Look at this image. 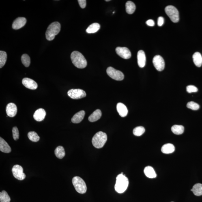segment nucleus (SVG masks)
Returning <instances> with one entry per match:
<instances>
[{
	"instance_id": "obj_27",
	"label": "nucleus",
	"mask_w": 202,
	"mask_h": 202,
	"mask_svg": "<svg viewBox=\"0 0 202 202\" xmlns=\"http://www.w3.org/2000/svg\"><path fill=\"white\" fill-rule=\"evenodd\" d=\"M100 28V24L97 23H94L87 28L86 32L88 33H95L98 31Z\"/></svg>"
},
{
	"instance_id": "obj_19",
	"label": "nucleus",
	"mask_w": 202,
	"mask_h": 202,
	"mask_svg": "<svg viewBox=\"0 0 202 202\" xmlns=\"http://www.w3.org/2000/svg\"><path fill=\"white\" fill-rule=\"evenodd\" d=\"M0 151L5 153H9L11 151L10 146L1 137L0 138Z\"/></svg>"
},
{
	"instance_id": "obj_37",
	"label": "nucleus",
	"mask_w": 202,
	"mask_h": 202,
	"mask_svg": "<svg viewBox=\"0 0 202 202\" xmlns=\"http://www.w3.org/2000/svg\"><path fill=\"white\" fill-rule=\"evenodd\" d=\"M78 3L82 8H84L86 6V1L85 0H78Z\"/></svg>"
},
{
	"instance_id": "obj_9",
	"label": "nucleus",
	"mask_w": 202,
	"mask_h": 202,
	"mask_svg": "<svg viewBox=\"0 0 202 202\" xmlns=\"http://www.w3.org/2000/svg\"><path fill=\"white\" fill-rule=\"evenodd\" d=\"M12 171L14 176L18 180H22L25 179L26 176L23 173V169L21 166L16 165L13 166Z\"/></svg>"
},
{
	"instance_id": "obj_21",
	"label": "nucleus",
	"mask_w": 202,
	"mask_h": 202,
	"mask_svg": "<svg viewBox=\"0 0 202 202\" xmlns=\"http://www.w3.org/2000/svg\"><path fill=\"white\" fill-rule=\"evenodd\" d=\"M102 112L100 109H97L91 114L89 118V120L91 122L98 121L102 117Z\"/></svg>"
},
{
	"instance_id": "obj_20",
	"label": "nucleus",
	"mask_w": 202,
	"mask_h": 202,
	"mask_svg": "<svg viewBox=\"0 0 202 202\" xmlns=\"http://www.w3.org/2000/svg\"><path fill=\"white\" fill-rule=\"evenodd\" d=\"M144 173L147 177L149 178H154L156 177V173L154 169L151 166H147L144 170Z\"/></svg>"
},
{
	"instance_id": "obj_18",
	"label": "nucleus",
	"mask_w": 202,
	"mask_h": 202,
	"mask_svg": "<svg viewBox=\"0 0 202 202\" xmlns=\"http://www.w3.org/2000/svg\"><path fill=\"white\" fill-rule=\"evenodd\" d=\"M85 112L84 110H81L73 116L71 121L75 123H79L83 120L85 115Z\"/></svg>"
},
{
	"instance_id": "obj_31",
	"label": "nucleus",
	"mask_w": 202,
	"mask_h": 202,
	"mask_svg": "<svg viewBox=\"0 0 202 202\" xmlns=\"http://www.w3.org/2000/svg\"><path fill=\"white\" fill-rule=\"evenodd\" d=\"M28 137L30 140L33 142H37L40 139L38 134L35 132H30L28 133Z\"/></svg>"
},
{
	"instance_id": "obj_6",
	"label": "nucleus",
	"mask_w": 202,
	"mask_h": 202,
	"mask_svg": "<svg viewBox=\"0 0 202 202\" xmlns=\"http://www.w3.org/2000/svg\"><path fill=\"white\" fill-rule=\"evenodd\" d=\"M165 12L170 20L174 22H177L179 21V12L177 9L173 6L169 5L166 7Z\"/></svg>"
},
{
	"instance_id": "obj_38",
	"label": "nucleus",
	"mask_w": 202,
	"mask_h": 202,
	"mask_svg": "<svg viewBox=\"0 0 202 202\" xmlns=\"http://www.w3.org/2000/svg\"><path fill=\"white\" fill-rule=\"evenodd\" d=\"M158 25L159 26H161L164 23V18L162 17H160L158 18Z\"/></svg>"
},
{
	"instance_id": "obj_13",
	"label": "nucleus",
	"mask_w": 202,
	"mask_h": 202,
	"mask_svg": "<svg viewBox=\"0 0 202 202\" xmlns=\"http://www.w3.org/2000/svg\"><path fill=\"white\" fill-rule=\"evenodd\" d=\"M22 84L26 88L31 89H36L38 87L36 82L29 78H24L22 80Z\"/></svg>"
},
{
	"instance_id": "obj_33",
	"label": "nucleus",
	"mask_w": 202,
	"mask_h": 202,
	"mask_svg": "<svg viewBox=\"0 0 202 202\" xmlns=\"http://www.w3.org/2000/svg\"><path fill=\"white\" fill-rule=\"evenodd\" d=\"M21 60L22 63L26 67L29 66L31 64V59L29 55L27 54H24L22 56Z\"/></svg>"
},
{
	"instance_id": "obj_3",
	"label": "nucleus",
	"mask_w": 202,
	"mask_h": 202,
	"mask_svg": "<svg viewBox=\"0 0 202 202\" xmlns=\"http://www.w3.org/2000/svg\"><path fill=\"white\" fill-rule=\"evenodd\" d=\"M61 29V25L59 22H54L49 26L46 32V38L48 41H51L55 38L56 35L59 33Z\"/></svg>"
},
{
	"instance_id": "obj_11",
	"label": "nucleus",
	"mask_w": 202,
	"mask_h": 202,
	"mask_svg": "<svg viewBox=\"0 0 202 202\" xmlns=\"http://www.w3.org/2000/svg\"><path fill=\"white\" fill-rule=\"evenodd\" d=\"M116 52L118 55L123 59H130L132 56L131 52L128 48L118 47L116 49Z\"/></svg>"
},
{
	"instance_id": "obj_1",
	"label": "nucleus",
	"mask_w": 202,
	"mask_h": 202,
	"mask_svg": "<svg viewBox=\"0 0 202 202\" xmlns=\"http://www.w3.org/2000/svg\"><path fill=\"white\" fill-rule=\"evenodd\" d=\"M70 57L73 64L77 68L83 69L87 66V60L80 52L77 51L73 52Z\"/></svg>"
},
{
	"instance_id": "obj_34",
	"label": "nucleus",
	"mask_w": 202,
	"mask_h": 202,
	"mask_svg": "<svg viewBox=\"0 0 202 202\" xmlns=\"http://www.w3.org/2000/svg\"><path fill=\"white\" fill-rule=\"evenodd\" d=\"M187 107L192 110H196L199 109L200 106L197 103L194 102H189L187 104Z\"/></svg>"
},
{
	"instance_id": "obj_39",
	"label": "nucleus",
	"mask_w": 202,
	"mask_h": 202,
	"mask_svg": "<svg viewBox=\"0 0 202 202\" xmlns=\"http://www.w3.org/2000/svg\"><path fill=\"white\" fill-rule=\"evenodd\" d=\"M146 24H147L148 26H153L155 25V22H154V21L152 20H149L147 21V22H146Z\"/></svg>"
},
{
	"instance_id": "obj_30",
	"label": "nucleus",
	"mask_w": 202,
	"mask_h": 202,
	"mask_svg": "<svg viewBox=\"0 0 202 202\" xmlns=\"http://www.w3.org/2000/svg\"><path fill=\"white\" fill-rule=\"evenodd\" d=\"M6 52L1 50L0 51V68H2L5 64L7 60Z\"/></svg>"
},
{
	"instance_id": "obj_36",
	"label": "nucleus",
	"mask_w": 202,
	"mask_h": 202,
	"mask_svg": "<svg viewBox=\"0 0 202 202\" xmlns=\"http://www.w3.org/2000/svg\"><path fill=\"white\" fill-rule=\"evenodd\" d=\"M198 91L197 88L194 85H188L186 87V91L188 93H195L197 92Z\"/></svg>"
},
{
	"instance_id": "obj_16",
	"label": "nucleus",
	"mask_w": 202,
	"mask_h": 202,
	"mask_svg": "<svg viewBox=\"0 0 202 202\" xmlns=\"http://www.w3.org/2000/svg\"><path fill=\"white\" fill-rule=\"evenodd\" d=\"M46 113L43 108H39L36 110L33 115L34 118L36 121L38 122L42 121L45 118Z\"/></svg>"
},
{
	"instance_id": "obj_28",
	"label": "nucleus",
	"mask_w": 202,
	"mask_h": 202,
	"mask_svg": "<svg viewBox=\"0 0 202 202\" xmlns=\"http://www.w3.org/2000/svg\"><path fill=\"white\" fill-rule=\"evenodd\" d=\"M55 154L59 159H62L65 155V149L62 146H59L55 149Z\"/></svg>"
},
{
	"instance_id": "obj_24",
	"label": "nucleus",
	"mask_w": 202,
	"mask_h": 202,
	"mask_svg": "<svg viewBox=\"0 0 202 202\" xmlns=\"http://www.w3.org/2000/svg\"><path fill=\"white\" fill-rule=\"evenodd\" d=\"M190 190L193 192L195 195L198 196L202 195V184L198 183L195 185Z\"/></svg>"
},
{
	"instance_id": "obj_40",
	"label": "nucleus",
	"mask_w": 202,
	"mask_h": 202,
	"mask_svg": "<svg viewBox=\"0 0 202 202\" xmlns=\"http://www.w3.org/2000/svg\"><path fill=\"white\" fill-rule=\"evenodd\" d=\"M110 0H106V2H108V1H110Z\"/></svg>"
},
{
	"instance_id": "obj_35",
	"label": "nucleus",
	"mask_w": 202,
	"mask_h": 202,
	"mask_svg": "<svg viewBox=\"0 0 202 202\" xmlns=\"http://www.w3.org/2000/svg\"><path fill=\"white\" fill-rule=\"evenodd\" d=\"M13 138L15 140H17L19 138V133L18 129L16 127H13L12 128Z\"/></svg>"
},
{
	"instance_id": "obj_26",
	"label": "nucleus",
	"mask_w": 202,
	"mask_h": 202,
	"mask_svg": "<svg viewBox=\"0 0 202 202\" xmlns=\"http://www.w3.org/2000/svg\"><path fill=\"white\" fill-rule=\"evenodd\" d=\"M171 130L174 134L180 135L184 132V127L182 125H175L172 126Z\"/></svg>"
},
{
	"instance_id": "obj_25",
	"label": "nucleus",
	"mask_w": 202,
	"mask_h": 202,
	"mask_svg": "<svg viewBox=\"0 0 202 202\" xmlns=\"http://www.w3.org/2000/svg\"><path fill=\"white\" fill-rule=\"evenodd\" d=\"M125 7H126V12L129 14H132L135 11L136 5L132 1L127 2L125 5Z\"/></svg>"
},
{
	"instance_id": "obj_10",
	"label": "nucleus",
	"mask_w": 202,
	"mask_h": 202,
	"mask_svg": "<svg viewBox=\"0 0 202 202\" xmlns=\"http://www.w3.org/2000/svg\"><path fill=\"white\" fill-rule=\"evenodd\" d=\"M153 65L156 70L162 71L165 68V62L161 56L160 55H155L153 59Z\"/></svg>"
},
{
	"instance_id": "obj_14",
	"label": "nucleus",
	"mask_w": 202,
	"mask_h": 202,
	"mask_svg": "<svg viewBox=\"0 0 202 202\" xmlns=\"http://www.w3.org/2000/svg\"><path fill=\"white\" fill-rule=\"evenodd\" d=\"M26 18L24 17H18L13 22L12 27L15 30H18L24 27L26 23Z\"/></svg>"
},
{
	"instance_id": "obj_7",
	"label": "nucleus",
	"mask_w": 202,
	"mask_h": 202,
	"mask_svg": "<svg viewBox=\"0 0 202 202\" xmlns=\"http://www.w3.org/2000/svg\"><path fill=\"white\" fill-rule=\"evenodd\" d=\"M106 72L110 78L116 80L120 81L124 79V75L120 71L116 69L111 67H108L107 69Z\"/></svg>"
},
{
	"instance_id": "obj_41",
	"label": "nucleus",
	"mask_w": 202,
	"mask_h": 202,
	"mask_svg": "<svg viewBox=\"0 0 202 202\" xmlns=\"http://www.w3.org/2000/svg\"></svg>"
},
{
	"instance_id": "obj_8",
	"label": "nucleus",
	"mask_w": 202,
	"mask_h": 202,
	"mask_svg": "<svg viewBox=\"0 0 202 202\" xmlns=\"http://www.w3.org/2000/svg\"><path fill=\"white\" fill-rule=\"evenodd\" d=\"M68 96L71 99H79L86 96L85 92L80 89H72L69 90L67 92Z\"/></svg>"
},
{
	"instance_id": "obj_15",
	"label": "nucleus",
	"mask_w": 202,
	"mask_h": 202,
	"mask_svg": "<svg viewBox=\"0 0 202 202\" xmlns=\"http://www.w3.org/2000/svg\"><path fill=\"white\" fill-rule=\"evenodd\" d=\"M137 58L138 66L141 68L145 67L146 62V57L145 52L143 50H140L138 51Z\"/></svg>"
},
{
	"instance_id": "obj_23",
	"label": "nucleus",
	"mask_w": 202,
	"mask_h": 202,
	"mask_svg": "<svg viewBox=\"0 0 202 202\" xmlns=\"http://www.w3.org/2000/svg\"><path fill=\"white\" fill-rule=\"evenodd\" d=\"M193 60L196 66L198 67H201L202 65V57L199 52H196L193 55Z\"/></svg>"
},
{
	"instance_id": "obj_4",
	"label": "nucleus",
	"mask_w": 202,
	"mask_h": 202,
	"mask_svg": "<svg viewBox=\"0 0 202 202\" xmlns=\"http://www.w3.org/2000/svg\"><path fill=\"white\" fill-rule=\"evenodd\" d=\"M107 140V136L105 133L102 132H97L94 136L92 142L94 147L100 149L103 147Z\"/></svg>"
},
{
	"instance_id": "obj_2",
	"label": "nucleus",
	"mask_w": 202,
	"mask_h": 202,
	"mask_svg": "<svg viewBox=\"0 0 202 202\" xmlns=\"http://www.w3.org/2000/svg\"><path fill=\"white\" fill-rule=\"evenodd\" d=\"M116 179L115 190L118 193H123L128 188L129 184L128 179L125 175L120 174L117 176Z\"/></svg>"
},
{
	"instance_id": "obj_22",
	"label": "nucleus",
	"mask_w": 202,
	"mask_h": 202,
	"mask_svg": "<svg viewBox=\"0 0 202 202\" xmlns=\"http://www.w3.org/2000/svg\"><path fill=\"white\" fill-rule=\"evenodd\" d=\"M175 151V147L171 143L166 144L163 146L161 148L162 152L165 154H170L173 152Z\"/></svg>"
},
{
	"instance_id": "obj_12",
	"label": "nucleus",
	"mask_w": 202,
	"mask_h": 202,
	"mask_svg": "<svg viewBox=\"0 0 202 202\" xmlns=\"http://www.w3.org/2000/svg\"><path fill=\"white\" fill-rule=\"evenodd\" d=\"M6 111L7 116L11 117H14L17 115V108L14 103H9L6 108Z\"/></svg>"
},
{
	"instance_id": "obj_17",
	"label": "nucleus",
	"mask_w": 202,
	"mask_h": 202,
	"mask_svg": "<svg viewBox=\"0 0 202 202\" xmlns=\"http://www.w3.org/2000/svg\"><path fill=\"white\" fill-rule=\"evenodd\" d=\"M118 113L121 117H124L128 114V110L125 105L121 103H118L117 106Z\"/></svg>"
},
{
	"instance_id": "obj_32",
	"label": "nucleus",
	"mask_w": 202,
	"mask_h": 202,
	"mask_svg": "<svg viewBox=\"0 0 202 202\" xmlns=\"http://www.w3.org/2000/svg\"><path fill=\"white\" fill-rule=\"evenodd\" d=\"M145 130L143 127L139 126L136 127L133 130V133L135 136H140L145 132Z\"/></svg>"
},
{
	"instance_id": "obj_5",
	"label": "nucleus",
	"mask_w": 202,
	"mask_h": 202,
	"mask_svg": "<svg viewBox=\"0 0 202 202\" xmlns=\"http://www.w3.org/2000/svg\"><path fill=\"white\" fill-rule=\"evenodd\" d=\"M72 183L77 192L80 194L85 193L87 187L85 181L81 178L76 176L73 178Z\"/></svg>"
},
{
	"instance_id": "obj_29",
	"label": "nucleus",
	"mask_w": 202,
	"mask_h": 202,
	"mask_svg": "<svg viewBox=\"0 0 202 202\" xmlns=\"http://www.w3.org/2000/svg\"><path fill=\"white\" fill-rule=\"evenodd\" d=\"M11 198L5 190H3L0 193V201L1 202H10Z\"/></svg>"
}]
</instances>
